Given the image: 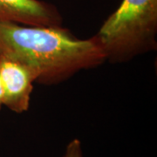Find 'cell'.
Segmentation results:
<instances>
[{
	"label": "cell",
	"instance_id": "8992f818",
	"mask_svg": "<svg viewBox=\"0 0 157 157\" xmlns=\"http://www.w3.org/2000/svg\"><path fill=\"white\" fill-rule=\"evenodd\" d=\"M4 99H5L4 88H3L2 81H1V78H0V110L2 109V107H4Z\"/></svg>",
	"mask_w": 157,
	"mask_h": 157
},
{
	"label": "cell",
	"instance_id": "3957f363",
	"mask_svg": "<svg viewBox=\"0 0 157 157\" xmlns=\"http://www.w3.org/2000/svg\"><path fill=\"white\" fill-rule=\"evenodd\" d=\"M0 78L4 88V107L16 113L28 111L37 74L20 62L0 57Z\"/></svg>",
	"mask_w": 157,
	"mask_h": 157
},
{
	"label": "cell",
	"instance_id": "277c9868",
	"mask_svg": "<svg viewBox=\"0 0 157 157\" xmlns=\"http://www.w3.org/2000/svg\"><path fill=\"white\" fill-rule=\"evenodd\" d=\"M0 21L63 26V18L56 6L41 0H0Z\"/></svg>",
	"mask_w": 157,
	"mask_h": 157
},
{
	"label": "cell",
	"instance_id": "5b68a950",
	"mask_svg": "<svg viewBox=\"0 0 157 157\" xmlns=\"http://www.w3.org/2000/svg\"><path fill=\"white\" fill-rule=\"evenodd\" d=\"M63 157H83L81 142L78 139H73L67 144Z\"/></svg>",
	"mask_w": 157,
	"mask_h": 157
},
{
	"label": "cell",
	"instance_id": "6da1fadb",
	"mask_svg": "<svg viewBox=\"0 0 157 157\" xmlns=\"http://www.w3.org/2000/svg\"><path fill=\"white\" fill-rule=\"evenodd\" d=\"M0 57L22 63L37 83L52 86L107 61L95 37L78 39L63 26L25 25L0 21Z\"/></svg>",
	"mask_w": 157,
	"mask_h": 157
},
{
	"label": "cell",
	"instance_id": "7a4b0ae2",
	"mask_svg": "<svg viewBox=\"0 0 157 157\" xmlns=\"http://www.w3.org/2000/svg\"><path fill=\"white\" fill-rule=\"evenodd\" d=\"M95 37L107 61L113 64L155 51L157 0H122Z\"/></svg>",
	"mask_w": 157,
	"mask_h": 157
}]
</instances>
